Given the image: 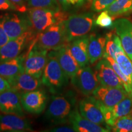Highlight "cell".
<instances>
[{"mask_svg": "<svg viewBox=\"0 0 132 132\" xmlns=\"http://www.w3.org/2000/svg\"><path fill=\"white\" fill-rule=\"evenodd\" d=\"M69 79L61 67L54 50H51L42 74V84L47 87L52 93L57 94L67 86Z\"/></svg>", "mask_w": 132, "mask_h": 132, "instance_id": "1", "label": "cell"}, {"mask_svg": "<svg viewBox=\"0 0 132 132\" xmlns=\"http://www.w3.org/2000/svg\"><path fill=\"white\" fill-rule=\"evenodd\" d=\"M95 20L94 16L91 13L69 16L62 22L67 42L70 43L75 39L88 35L93 29Z\"/></svg>", "mask_w": 132, "mask_h": 132, "instance_id": "2", "label": "cell"}, {"mask_svg": "<svg viewBox=\"0 0 132 132\" xmlns=\"http://www.w3.org/2000/svg\"><path fill=\"white\" fill-rule=\"evenodd\" d=\"M68 14L60 10L54 11L47 8L32 7L28 9V19L34 31L40 33L57 23H62L68 18Z\"/></svg>", "mask_w": 132, "mask_h": 132, "instance_id": "3", "label": "cell"}, {"mask_svg": "<svg viewBox=\"0 0 132 132\" xmlns=\"http://www.w3.org/2000/svg\"><path fill=\"white\" fill-rule=\"evenodd\" d=\"M36 37L31 42L24 61V72L40 78L48 59V51L39 48L36 44Z\"/></svg>", "mask_w": 132, "mask_h": 132, "instance_id": "4", "label": "cell"}, {"mask_svg": "<svg viewBox=\"0 0 132 132\" xmlns=\"http://www.w3.org/2000/svg\"><path fill=\"white\" fill-rule=\"evenodd\" d=\"M66 44L69 43L66 41L62 22L53 24L36 37V45L47 51L56 50Z\"/></svg>", "mask_w": 132, "mask_h": 132, "instance_id": "5", "label": "cell"}, {"mask_svg": "<svg viewBox=\"0 0 132 132\" xmlns=\"http://www.w3.org/2000/svg\"><path fill=\"white\" fill-rule=\"evenodd\" d=\"M72 110V100L62 95L53 96L45 114L46 119L54 124L66 123Z\"/></svg>", "mask_w": 132, "mask_h": 132, "instance_id": "6", "label": "cell"}, {"mask_svg": "<svg viewBox=\"0 0 132 132\" xmlns=\"http://www.w3.org/2000/svg\"><path fill=\"white\" fill-rule=\"evenodd\" d=\"M72 84L82 95L89 96L100 85L95 69L90 66L81 67L73 77Z\"/></svg>", "mask_w": 132, "mask_h": 132, "instance_id": "7", "label": "cell"}, {"mask_svg": "<svg viewBox=\"0 0 132 132\" xmlns=\"http://www.w3.org/2000/svg\"><path fill=\"white\" fill-rule=\"evenodd\" d=\"M35 37L31 29L16 39H10L6 44L0 47V62L19 56L28 44L32 42Z\"/></svg>", "mask_w": 132, "mask_h": 132, "instance_id": "8", "label": "cell"}, {"mask_svg": "<svg viewBox=\"0 0 132 132\" xmlns=\"http://www.w3.org/2000/svg\"><path fill=\"white\" fill-rule=\"evenodd\" d=\"M1 20L3 28L9 40L16 39L32 29L28 19H24L22 16L15 13L3 15H1Z\"/></svg>", "mask_w": 132, "mask_h": 132, "instance_id": "9", "label": "cell"}, {"mask_svg": "<svg viewBox=\"0 0 132 132\" xmlns=\"http://www.w3.org/2000/svg\"><path fill=\"white\" fill-rule=\"evenodd\" d=\"M98 104L110 130H111V127L119 118L132 114V97L128 94L112 108L103 106L99 102Z\"/></svg>", "mask_w": 132, "mask_h": 132, "instance_id": "10", "label": "cell"}, {"mask_svg": "<svg viewBox=\"0 0 132 132\" xmlns=\"http://www.w3.org/2000/svg\"><path fill=\"white\" fill-rule=\"evenodd\" d=\"M20 100L24 111L32 114H39L46 108L47 97L44 90L36 89L20 93Z\"/></svg>", "mask_w": 132, "mask_h": 132, "instance_id": "11", "label": "cell"}, {"mask_svg": "<svg viewBox=\"0 0 132 132\" xmlns=\"http://www.w3.org/2000/svg\"><path fill=\"white\" fill-rule=\"evenodd\" d=\"M127 92L124 88L99 85L92 93V96L103 106L112 108L123 100Z\"/></svg>", "mask_w": 132, "mask_h": 132, "instance_id": "12", "label": "cell"}, {"mask_svg": "<svg viewBox=\"0 0 132 132\" xmlns=\"http://www.w3.org/2000/svg\"><path fill=\"white\" fill-rule=\"evenodd\" d=\"M78 111L85 118L108 128L98 102L93 96H86L81 100L79 102Z\"/></svg>", "mask_w": 132, "mask_h": 132, "instance_id": "13", "label": "cell"}, {"mask_svg": "<svg viewBox=\"0 0 132 132\" xmlns=\"http://www.w3.org/2000/svg\"><path fill=\"white\" fill-rule=\"evenodd\" d=\"M95 70L100 85L124 88L121 80L106 59H101L98 61L95 65Z\"/></svg>", "mask_w": 132, "mask_h": 132, "instance_id": "14", "label": "cell"}, {"mask_svg": "<svg viewBox=\"0 0 132 132\" xmlns=\"http://www.w3.org/2000/svg\"><path fill=\"white\" fill-rule=\"evenodd\" d=\"M0 111L4 114H13L24 118L21 103L20 93L11 89L0 93Z\"/></svg>", "mask_w": 132, "mask_h": 132, "instance_id": "15", "label": "cell"}, {"mask_svg": "<svg viewBox=\"0 0 132 132\" xmlns=\"http://www.w3.org/2000/svg\"><path fill=\"white\" fill-rule=\"evenodd\" d=\"M113 28L119 37L125 53L132 62V21L125 17L114 21Z\"/></svg>", "mask_w": 132, "mask_h": 132, "instance_id": "16", "label": "cell"}, {"mask_svg": "<svg viewBox=\"0 0 132 132\" xmlns=\"http://www.w3.org/2000/svg\"><path fill=\"white\" fill-rule=\"evenodd\" d=\"M54 52L62 70L67 77L71 79L75 75L81 67L71 53L69 44H64L59 48L54 50Z\"/></svg>", "mask_w": 132, "mask_h": 132, "instance_id": "17", "label": "cell"}, {"mask_svg": "<svg viewBox=\"0 0 132 132\" xmlns=\"http://www.w3.org/2000/svg\"><path fill=\"white\" fill-rule=\"evenodd\" d=\"M31 131V125L23 117L13 114H0V132Z\"/></svg>", "mask_w": 132, "mask_h": 132, "instance_id": "18", "label": "cell"}, {"mask_svg": "<svg viewBox=\"0 0 132 132\" xmlns=\"http://www.w3.org/2000/svg\"><path fill=\"white\" fill-rule=\"evenodd\" d=\"M75 131L78 132H108L111 130L105 127L98 125L87 119L80 114L77 108H75L71 112L69 118Z\"/></svg>", "mask_w": 132, "mask_h": 132, "instance_id": "19", "label": "cell"}, {"mask_svg": "<svg viewBox=\"0 0 132 132\" xmlns=\"http://www.w3.org/2000/svg\"><path fill=\"white\" fill-rule=\"evenodd\" d=\"M9 82L12 89L20 93L38 89L42 83L40 78L33 77L24 72L9 80Z\"/></svg>", "mask_w": 132, "mask_h": 132, "instance_id": "20", "label": "cell"}, {"mask_svg": "<svg viewBox=\"0 0 132 132\" xmlns=\"http://www.w3.org/2000/svg\"><path fill=\"white\" fill-rule=\"evenodd\" d=\"M28 52L14 59L0 62V75L8 81L24 72V61Z\"/></svg>", "mask_w": 132, "mask_h": 132, "instance_id": "21", "label": "cell"}, {"mask_svg": "<svg viewBox=\"0 0 132 132\" xmlns=\"http://www.w3.org/2000/svg\"><path fill=\"white\" fill-rule=\"evenodd\" d=\"M89 35L75 39L69 43L71 53L78 62L80 67L89 65V59L88 55Z\"/></svg>", "mask_w": 132, "mask_h": 132, "instance_id": "22", "label": "cell"}, {"mask_svg": "<svg viewBox=\"0 0 132 132\" xmlns=\"http://www.w3.org/2000/svg\"><path fill=\"white\" fill-rule=\"evenodd\" d=\"M106 45V36L95 33L89 35L88 55L90 64H94L103 56Z\"/></svg>", "mask_w": 132, "mask_h": 132, "instance_id": "23", "label": "cell"}, {"mask_svg": "<svg viewBox=\"0 0 132 132\" xmlns=\"http://www.w3.org/2000/svg\"><path fill=\"white\" fill-rule=\"evenodd\" d=\"M105 36L106 45L103 56H108L116 60L117 54L120 52H124L120 38L117 35L114 29L108 32Z\"/></svg>", "mask_w": 132, "mask_h": 132, "instance_id": "24", "label": "cell"}, {"mask_svg": "<svg viewBox=\"0 0 132 132\" xmlns=\"http://www.w3.org/2000/svg\"><path fill=\"white\" fill-rule=\"evenodd\" d=\"M113 19L132 12V0H115L106 9Z\"/></svg>", "mask_w": 132, "mask_h": 132, "instance_id": "25", "label": "cell"}, {"mask_svg": "<svg viewBox=\"0 0 132 132\" xmlns=\"http://www.w3.org/2000/svg\"><path fill=\"white\" fill-rule=\"evenodd\" d=\"M116 61L122 73L129 79L132 85V62L131 60L125 52H122L117 54Z\"/></svg>", "mask_w": 132, "mask_h": 132, "instance_id": "26", "label": "cell"}, {"mask_svg": "<svg viewBox=\"0 0 132 132\" xmlns=\"http://www.w3.org/2000/svg\"><path fill=\"white\" fill-rule=\"evenodd\" d=\"M111 130L116 132L132 131V114L119 118L111 127Z\"/></svg>", "mask_w": 132, "mask_h": 132, "instance_id": "27", "label": "cell"}, {"mask_svg": "<svg viewBox=\"0 0 132 132\" xmlns=\"http://www.w3.org/2000/svg\"><path fill=\"white\" fill-rule=\"evenodd\" d=\"M28 6L30 8H47L54 11H60L61 6L57 0H26Z\"/></svg>", "mask_w": 132, "mask_h": 132, "instance_id": "28", "label": "cell"}, {"mask_svg": "<svg viewBox=\"0 0 132 132\" xmlns=\"http://www.w3.org/2000/svg\"><path fill=\"white\" fill-rule=\"evenodd\" d=\"M113 18L106 10L102 11L95 20V25L103 28H111L113 26Z\"/></svg>", "mask_w": 132, "mask_h": 132, "instance_id": "29", "label": "cell"}, {"mask_svg": "<svg viewBox=\"0 0 132 132\" xmlns=\"http://www.w3.org/2000/svg\"><path fill=\"white\" fill-rule=\"evenodd\" d=\"M115 0H92L91 9L95 12L105 11Z\"/></svg>", "mask_w": 132, "mask_h": 132, "instance_id": "30", "label": "cell"}, {"mask_svg": "<svg viewBox=\"0 0 132 132\" xmlns=\"http://www.w3.org/2000/svg\"><path fill=\"white\" fill-rule=\"evenodd\" d=\"M57 1L62 9L67 10L71 6H78L81 4L84 0H57Z\"/></svg>", "mask_w": 132, "mask_h": 132, "instance_id": "31", "label": "cell"}, {"mask_svg": "<svg viewBox=\"0 0 132 132\" xmlns=\"http://www.w3.org/2000/svg\"><path fill=\"white\" fill-rule=\"evenodd\" d=\"M15 7L16 11L19 12L28 11V4L26 0H9Z\"/></svg>", "mask_w": 132, "mask_h": 132, "instance_id": "32", "label": "cell"}, {"mask_svg": "<svg viewBox=\"0 0 132 132\" xmlns=\"http://www.w3.org/2000/svg\"><path fill=\"white\" fill-rule=\"evenodd\" d=\"M16 11V9L9 0H0V11Z\"/></svg>", "mask_w": 132, "mask_h": 132, "instance_id": "33", "label": "cell"}, {"mask_svg": "<svg viewBox=\"0 0 132 132\" xmlns=\"http://www.w3.org/2000/svg\"><path fill=\"white\" fill-rule=\"evenodd\" d=\"M9 40V38L3 28L1 15H0V47L6 44Z\"/></svg>", "mask_w": 132, "mask_h": 132, "instance_id": "34", "label": "cell"}, {"mask_svg": "<svg viewBox=\"0 0 132 132\" xmlns=\"http://www.w3.org/2000/svg\"><path fill=\"white\" fill-rule=\"evenodd\" d=\"M11 89H12V87L10 85L9 82L0 75V93Z\"/></svg>", "mask_w": 132, "mask_h": 132, "instance_id": "35", "label": "cell"}, {"mask_svg": "<svg viewBox=\"0 0 132 132\" xmlns=\"http://www.w3.org/2000/svg\"><path fill=\"white\" fill-rule=\"evenodd\" d=\"M48 131H54V132H73L75 131V130L73 128L70 127L68 126H61L57 127H54L51 128Z\"/></svg>", "mask_w": 132, "mask_h": 132, "instance_id": "36", "label": "cell"}]
</instances>
